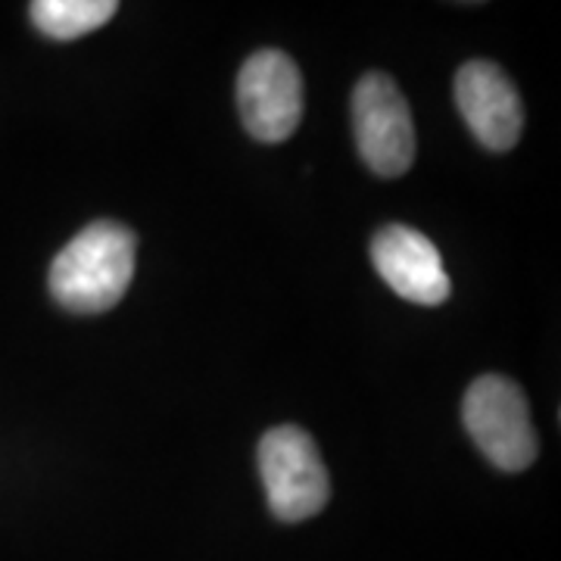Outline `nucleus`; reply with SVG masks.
<instances>
[{
	"mask_svg": "<svg viewBox=\"0 0 561 561\" xmlns=\"http://www.w3.org/2000/svg\"><path fill=\"white\" fill-rule=\"evenodd\" d=\"M32 22L47 38L76 41L98 32L119 13L116 0H35L28 3Z\"/></svg>",
	"mask_w": 561,
	"mask_h": 561,
	"instance_id": "obj_8",
	"label": "nucleus"
},
{
	"mask_svg": "<svg viewBox=\"0 0 561 561\" xmlns=\"http://www.w3.org/2000/svg\"><path fill=\"white\" fill-rule=\"evenodd\" d=\"M138 238L122 221L101 219L81 228L50 262V294L79 316L110 312L135 278Z\"/></svg>",
	"mask_w": 561,
	"mask_h": 561,
	"instance_id": "obj_1",
	"label": "nucleus"
},
{
	"mask_svg": "<svg viewBox=\"0 0 561 561\" xmlns=\"http://www.w3.org/2000/svg\"><path fill=\"white\" fill-rule=\"evenodd\" d=\"M461 419L471 440L500 471H524L540 453L527 397L502 375H483L468 387Z\"/></svg>",
	"mask_w": 561,
	"mask_h": 561,
	"instance_id": "obj_3",
	"label": "nucleus"
},
{
	"mask_svg": "<svg viewBox=\"0 0 561 561\" xmlns=\"http://www.w3.org/2000/svg\"><path fill=\"white\" fill-rule=\"evenodd\" d=\"M353 135L362 162L381 175L400 179L415 162V122L400 84L387 72L362 76L353 91Z\"/></svg>",
	"mask_w": 561,
	"mask_h": 561,
	"instance_id": "obj_4",
	"label": "nucleus"
},
{
	"mask_svg": "<svg viewBox=\"0 0 561 561\" xmlns=\"http://www.w3.org/2000/svg\"><path fill=\"white\" fill-rule=\"evenodd\" d=\"M371 262L387 287L409 302L440 306L453 284L443 268L440 250L409 225H387L371 238Z\"/></svg>",
	"mask_w": 561,
	"mask_h": 561,
	"instance_id": "obj_7",
	"label": "nucleus"
},
{
	"mask_svg": "<svg viewBox=\"0 0 561 561\" xmlns=\"http://www.w3.org/2000/svg\"><path fill=\"white\" fill-rule=\"evenodd\" d=\"M238 110L250 138L262 144L290 138L302 122L300 66L275 47L247 57L238 76Z\"/></svg>",
	"mask_w": 561,
	"mask_h": 561,
	"instance_id": "obj_5",
	"label": "nucleus"
},
{
	"mask_svg": "<svg viewBox=\"0 0 561 561\" xmlns=\"http://www.w3.org/2000/svg\"><path fill=\"white\" fill-rule=\"evenodd\" d=\"M260 474L268 508L278 522L316 518L331 500V478L316 440L297 427L280 424L260 440Z\"/></svg>",
	"mask_w": 561,
	"mask_h": 561,
	"instance_id": "obj_2",
	"label": "nucleus"
},
{
	"mask_svg": "<svg viewBox=\"0 0 561 561\" xmlns=\"http://www.w3.org/2000/svg\"><path fill=\"white\" fill-rule=\"evenodd\" d=\"M456 103L471 135L481 140L486 150L505 153L522 138V94L496 62H465L456 72Z\"/></svg>",
	"mask_w": 561,
	"mask_h": 561,
	"instance_id": "obj_6",
	"label": "nucleus"
}]
</instances>
